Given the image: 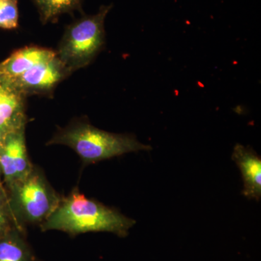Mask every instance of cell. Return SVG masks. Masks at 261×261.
I'll use <instances>...</instances> for the list:
<instances>
[{"label":"cell","mask_w":261,"mask_h":261,"mask_svg":"<svg viewBox=\"0 0 261 261\" xmlns=\"http://www.w3.org/2000/svg\"><path fill=\"white\" fill-rule=\"evenodd\" d=\"M135 224V220L88 198L75 188L67 197H61L56 210L39 226L43 231L58 230L70 236L105 231L125 238Z\"/></svg>","instance_id":"6da1fadb"},{"label":"cell","mask_w":261,"mask_h":261,"mask_svg":"<svg viewBox=\"0 0 261 261\" xmlns=\"http://www.w3.org/2000/svg\"><path fill=\"white\" fill-rule=\"evenodd\" d=\"M56 56V51L47 48L37 46L21 48L0 63V75L11 82L35 65Z\"/></svg>","instance_id":"9c48e42d"},{"label":"cell","mask_w":261,"mask_h":261,"mask_svg":"<svg viewBox=\"0 0 261 261\" xmlns=\"http://www.w3.org/2000/svg\"><path fill=\"white\" fill-rule=\"evenodd\" d=\"M25 126L10 132L0 140V167L5 188L21 181L32 171L25 145Z\"/></svg>","instance_id":"5b68a950"},{"label":"cell","mask_w":261,"mask_h":261,"mask_svg":"<svg viewBox=\"0 0 261 261\" xmlns=\"http://www.w3.org/2000/svg\"><path fill=\"white\" fill-rule=\"evenodd\" d=\"M53 145L68 146L87 165L128 152L152 149L139 142L135 135L111 133L86 121L73 122L65 128H60L47 142V145Z\"/></svg>","instance_id":"7a4b0ae2"},{"label":"cell","mask_w":261,"mask_h":261,"mask_svg":"<svg viewBox=\"0 0 261 261\" xmlns=\"http://www.w3.org/2000/svg\"><path fill=\"white\" fill-rule=\"evenodd\" d=\"M25 99L11 82L0 75V140L10 132L25 126Z\"/></svg>","instance_id":"52a82bcc"},{"label":"cell","mask_w":261,"mask_h":261,"mask_svg":"<svg viewBox=\"0 0 261 261\" xmlns=\"http://www.w3.org/2000/svg\"><path fill=\"white\" fill-rule=\"evenodd\" d=\"M43 24L56 22L61 15L82 9L83 0H32Z\"/></svg>","instance_id":"8fae6325"},{"label":"cell","mask_w":261,"mask_h":261,"mask_svg":"<svg viewBox=\"0 0 261 261\" xmlns=\"http://www.w3.org/2000/svg\"><path fill=\"white\" fill-rule=\"evenodd\" d=\"M0 183H3V177H2L1 167H0Z\"/></svg>","instance_id":"5bb4252c"},{"label":"cell","mask_w":261,"mask_h":261,"mask_svg":"<svg viewBox=\"0 0 261 261\" xmlns=\"http://www.w3.org/2000/svg\"><path fill=\"white\" fill-rule=\"evenodd\" d=\"M0 261H37L25 231L13 228L0 237Z\"/></svg>","instance_id":"30bf717a"},{"label":"cell","mask_w":261,"mask_h":261,"mask_svg":"<svg viewBox=\"0 0 261 261\" xmlns=\"http://www.w3.org/2000/svg\"><path fill=\"white\" fill-rule=\"evenodd\" d=\"M19 0H0V29L13 30L19 25Z\"/></svg>","instance_id":"7c38bea8"},{"label":"cell","mask_w":261,"mask_h":261,"mask_svg":"<svg viewBox=\"0 0 261 261\" xmlns=\"http://www.w3.org/2000/svg\"><path fill=\"white\" fill-rule=\"evenodd\" d=\"M232 160L243 176V194L247 198L260 201L261 197V159L250 147L235 145Z\"/></svg>","instance_id":"ba28073f"},{"label":"cell","mask_w":261,"mask_h":261,"mask_svg":"<svg viewBox=\"0 0 261 261\" xmlns=\"http://www.w3.org/2000/svg\"><path fill=\"white\" fill-rule=\"evenodd\" d=\"M5 189L16 224L24 231L27 225L42 224L61 200L42 171L35 166L27 177Z\"/></svg>","instance_id":"277c9868"},{"label":"cell","mask_w":261,"mask_h":261,"mask_svg":"<svg viewBox=\"0 0 261 261\" xmlns=\"http://www.w3.org/2000/svg\"><path fill=\"white\" fill-rule=\"evenodd\" d=\"M13 228H20L16 224L10 208L9 198L6 189L3 183H0V237Z\"/></svg>","instance_id":"4fadbf2b"},{"label":"cell","mask_w":261,"mask_h":261,"mask_svg":"<svg viewBox=\"0 0 261 261\" xmlns=\"http://www.w3.org/2000/svg\"><path fill=\"white\" fill-rule=\"evenodd\" d=\"M112 8L102 5L97 14L84 15L67 27L56 56L70 74L90 64L105 47V19Z\"/></svg>","instance_id":"3957f363"},{"label":"cell","mask_w":261,"mask_h":261,"mask_svg":"<svg viewBox=\"0 0 261 261\" xmlns=\"http://www.w3.org/2000/svg\"><path fill=\"white\" fill-rule=\"evenodd\" d=\"M68 75L70 73L56 56L35 65L11 82L25 97L48 94Z\"/></svg>","instance_id":"8992f818"}]
</instances>
